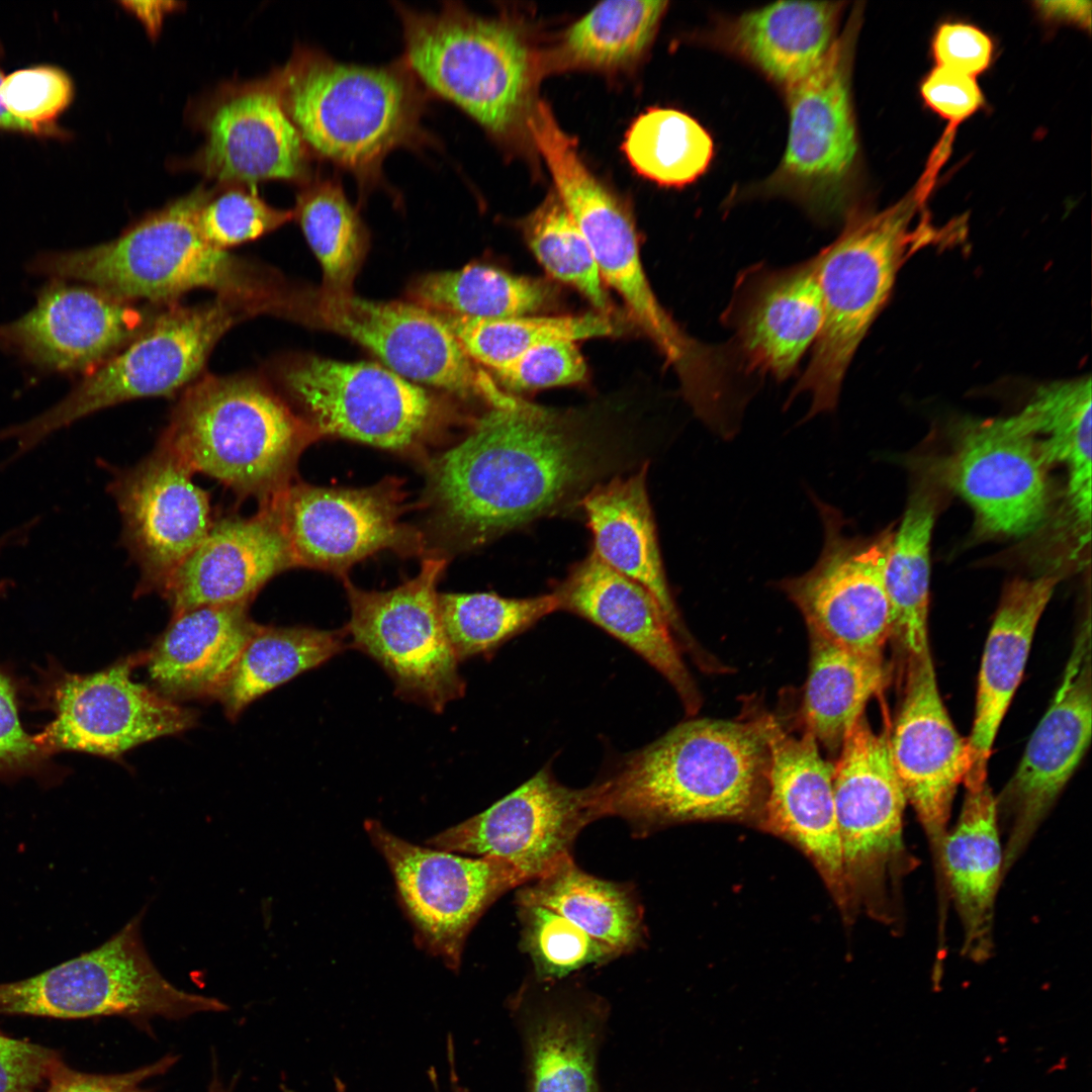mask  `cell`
<instances>
[{
	"mask_svg": "<svg viewBox=\"0 0 1092 1092\" xmlns=\"http://www.w3.org/2000/svg\"><path fill=\"white\" fill-rule=\"evenodd\" d=\"M607 414L514 396L430 462L428 502L459 546L484 544L564 510L632 463L631 436Z\"/></svg>",
	"mask_w": 1092,
	"mask_h": 1092,
	"instance_id": "1",
	"label": "cell"
},
{
	"mask_svg": "<svg viewBox=\"0 0 1092 1092\" xmlns=\"http://www.w3.org/2000/svg\"><path fill=\"white\" fill-rule=\"evenodd\" d=\"M211 194L198 186L109 242L40 253L28 269L133 302L171 304L202 288L261 314L284 316L292 288L275 272L213 246L201 234L198 213Z\"/></svg>",
	"mask_w": 1092,
	"mask_h": 1092,
	"instance_id": "2",
	"label": "cell"
},
{
	"mask_svg": "<svg viewBox=\"0 0 1092 1092\" xmlns=\"http://www.w3.org/2000/svg\"><path fill=\"white\" fill-rule=\"evenodd\" d=\"M764 716L697 719L629 752L596 784L601 817H619L638 837L673 823L740 817L766 785Z\"/></svg>",
	"mask_w": 1092,
	"mask_h": 1092,
	"instance_id": "3",
	"label": "cell"
},
{
	"mask_svg": "<svg viewBox=\"0 0 1092 1092\" xmlns=\"http://www.w3.org/2000/svg\"><path fill=\"white\" fill-rule=\"evenodd\" d=\"M270 79L308 150L349 171L363 191L379 184L392 150L432 140L422 126L426 91L403 58L361 66L298 47Z\"/></svg>",
	"mask_w": 1092,
	"mask_h": 1092,
	"instance_id": "4",
	"label": "cell"
},
{
	"mask_svg": "<svg viewBox=\"0 0 1092 1092\" xmlns=\"http://www.w3.org/2000/svg\"><path fill=\"white\" fill-rule=\"evenodd\" d=\"M321 434L258 376L204 375L183 390L160 443L241 498L270 499Z\"/></svg>",
	"mask_w": 1092,
	"mask_h": 1092,
	"instance_id": "5",
	"label": "cell"
},
{
	"mask_svg": "<svg viewBox=\"0 0 1092 1092\" xmlns=\"http://www.w3.org/2000/svg\"><path fill=\"white\" fill-rule=\"evenodd\" d=\"M929 184L882 211L850 212L815 258L823 324L791 399L809 393L807 418L835 408L848 365L881 311L902 264L940 235L924 214Z\"/></svg>",
	"mask_w": 1092,
	"mask_h": 1092,
	"instance_id": "6",
	"label": "cell"
},
{
	"mask_svg": "<svg viewBox=\"0 0 1092 1092\" xmlns=\"http://www.w3.org/2000/svg\"><path fill=\"white\" fill-rule=\"evenodd\" d=\"M394 6L402 58L426 89L460 107L496 140L527 126L536 68L516 26L459 2H444L437 12Z\"/></svg>",
	"mask_w": 1092,
	"mask_h": 1092,
	"instance_id": "7",
	"label": "cell"
},
{
	"mask_svg": "<svg viewBox=\"0 0 1092 1092\" xmlns=\"http://www.w3.org/2000/svg\"><path fill=\"white\" fill-rule=\"evenodd\" d=\"M259 314L248 304L219 296L191 306L168 304L128 344L84 374L58 403L3 430L0 439H15L19 455L103 408L186 389L200 377L219 339L236 324Z\"/></svg>",
	"mask_w": 1092,
	"mask_h": 1092,
	"instance_id": "8",
	"label": "cell"
},
{
	"mask_svg": "<svg viewBox=\"0 0 1092 1092\" xmlns=\"http://www.w3.org/2000/svg\"><path fill=\"white\" fill-rule=\"evenodd\" d=\"M862 8L854 7L822 62L784 91L788 141L755 193L783 196L821 219L849 214L859 165L851 77Z\"/></svg>",
	"mask_w": 1092,
	"mask_h": 1092,
	"instance_id": "9",
	"label": "cell"
},
{
	"mask_svg": "<svg viewBox=\"0 0 1092 1092\" xmlns=\"http://www.w3.org/2000/svg\"><path fill=\"white\" fill-rule=\"evenodd\" d=\"M145 909L98 947L20 981L0 984V1014L63 1019L118 1015L181 1019L220 1012V1000L185 992L156 968L142 939Z\"/></svg>",
	"mask_w": 1092,
	"mask_h": 1092,
	"instance_id": "10",
	"label": "cell"
},
{
	"mask_svg": "<svg viewBox=\"0 0 1092 1092\" xmlns=\"http://www.w3.org/2000/svg\"><path fill=\"white\" fill-rule=\"evenodd\" d=\"M278 374L321 436L420 455L447 421L432 393L376 363L303 357Z\"/></svg>",
	"mask_w": 1092,
	"mask_h": 1092,
	"instance_id": "11",
	"label": "cell"
},
{
	"mask_svg": "<svg viewBox=\"0 0 1092 1092\" xmlns=\"http://www.w3.org/2000/svg\"><path fill=\"white\" fill-rule=\"evenodd\" d=\"M446 564L445 557L426 558L414 578L384 592L361 589L344 577L351 645L383 668L397 697L436 713L465 692L439 609L437 585Z\"/></svg>",
	"mask_w": 1092,
	"mask_h": 1092,
	"instance_id": "12",
	"label": "cell"
},
{
	"mask_svg": "<svg viewBox=\"0 0 1092 1092\" xmlns=\"http://www.w3.org/2000/svg\"><path fill=\"white\" fill-rule=\"evenodd\" d=\"M293 321L357 342L410 381L482 399L491 407L508 400L509 394L477 368L444 320L417 303L299 290Z\"/></svg>",
	"mask_w": 1092,
	"mask_h": 1092,
	"instance_id": "13",
	"label": "cell"
},
{
	"mask_svg": "<svg viewBox=\"0 0 1092 1092\" xmlns=\"http://www.w3.org/2000/svg\"><path fill=\"white\" fill-rule=\"evenodd\" d=\"M833 794L844 874L872 895L889 919L899 914L900 885L916 867L903 839L906 797L896 774L889 733L861 715L834 763Z\"/></svg>",
	"mask_w": 1092,
	"mask_h": 1092,
	"instance_id": "14",
	"label": "cell"
},
{
	"mask_svg": "<svg viewBox=\"0 0 1092 1092\" xmlns=\"http://www.w3.org/2000/svg\"><path fill=\"white\" fill-rule=\"evenodd\" d=\"M364 828L388 866L417 945L458 972L472 928L500 896L524 884L521 877L503 859L420 846L376 820Z\"/></svg>",
	"mask_w": 1092,
	"mask_h": 1092,
	"instance_id": "15",
	"label": "cell"
},
{
	"mask_svg": "<svg viewBox=\"0 0 1092 1092\" xmlns=\"http://www.w3.org/2000/svg\"><path fill=\"white\" fill-rule=\"evenodd\" d=\"M824 541L814 566L779 585L803 615L811 634L847 650L883 655L893 619L885 567L894 533L872 540L843 532L841 514L821 502Z\"/></svg>",
	"mask_w": 1092,
	"mask_h": 1092,
	"instance_id": "16",
	"label": "cell"
},
{
	"mask_svg": "<svg viewBox=\"0 0 1092 1092\" xmlns=\"http://www.w3.org/2000/svg\"><path fill=\"white\" fill-rule=\"evenodd\" d=\"M599 818L596 783L569 788L547 765L486 810L437 833L426 844L503 859L527 884L572 859L578 834Z\"/></svg>",
	"mask_w": 1092,
	"mask_h": 1092,
	"instance_id": "17",
	"label": "cell"
},
{
	"mask_svg": "<svg viewBox=\"0 0 1092 1092\" xmlns=\"http://www.w3.org/2000/svg\"><path fill=\"white\" fill-rule=\"evenodd\" d=\"M405 494L396 479L364 488H330L290 482L268 499L295 566L346 576L379 551L415 554L423 535L401 521Z\"/></svg>",
	"mask_w": 1092,
	"mask_h": 1092,
	"instance_id": "18",
	"label": "cell"
},
{
	"mask_svg": "<svg viewBox=\"0 0 1092 1092\" xmlns=\"http://www.w3.org/2000/svg\"><path fill=\"white\" fill-rule=\"evenodd\" d=\"M143 659L127 656L89 674L63 672L50 692L54 718L32 736L42 753L73 750L116 757L192 727V711L133 680L132 670Z\"/></svg>",
	"mask_w": 1092,
	"mask_h": 1092,
	"instance_id": "19",
	"label": "cell"
},
{
	"mask_svg": "<svg viewBox=\"0 0 1092 1092\" xmlns=\"http://www.w3.org/2000/svg\"><path fill=\"white\" fill-rule=\"evenodd\" d=\"M1092 679L1090 624L1079 631L1057 693L996 797L1004 820V876L1013 867L1072 778L1090 744Z\"/></svg>",
	"mask_w": 1092,
	"mask_h": 1092,
	"instance_id": "20",
	"label": "cell"
},
{
	"mask_svg": "<svg viewBox=\"0 0 1092 1092\" xmlns=\"http://www.w3.org/2000/svg\"><path fill=\"white\" fill-rule=\"evenodd\" d=\"M889 747L907 804L928 840L938 899H943L942 848L953 798L971 767V750L943 705L930 650L907 657L904 697Z\"/></svg>",
	"mask_w": 1092,
	"mask_h": 1092,
	"instance_id": "21",
	"label": "cell"
},
{
	"mask_svg": "<svg viewBox=\"0 0 1092 1092\" xmlns=\"http://www.w3.org/2000/svg\"><path fill=\"white\" fill-rule=\"evenodd\" d=\"M167 448L114 472L108 490L121 517V539L139 566L136 594L161 593L205 539L215 520L208 493Z\"/></svg>",
	"mask_w": 1092,
	"mask_h": 1092,
	"instance_id": "22",
	"label": "cell"
},
{
	"mask_svg": "<svg viewBox=\"0 0 1092 1092\" xmlns=\"http://www.w3.org/2000/svg\"><path fill=\"white\" fill-rule=\"evenodd\" d=\"M166 305H138L90 285L52 279L28 311L0 325V348L47 371L86 374Z\"/></svg>",
	"mask_w": 1092,
	"mask_h": 1092,
	"instance_id": "23",
	"label": "cell"
},
{
	"mask_svg": "<svg viewBox=\"0 0 1092 1092\" xmlns=\"http://www.w3.org/2000/svg\"><path fill=\"white\" fill-rule=\"evenodd\" d=\"M526 1092H602L599 1062L610 1018L600 995L561 981H533L510 998Z\"/></svg>",
	"mask_w": 1092,
	"mask_h": 1092,
	"instance_id": "24",
	"label": "cell"
},
{
	"mask_svg": "<svg viewBox=\"0 0 1092 1092\" xmlns=\"http://www.w3.org/2000/svg\"><path fill=\"white\" fill-rule=\"evenodd\" d=\"M1046 469L1035 439L1013 415L971 424L945 470L985 531L1021 536L1046 515Z\"/></svg>",
	"mask_w": 1092,
	"mask_h": 1092,
	"instance_id": "25",
	"label": "cell"
},
{
	"mask_svg": "<svg viewBox=\"0 0 1092 1092\" xmlns=\"http://www.w3.org/2000/svg\"><path fill=\"white\" fill-rule=\"evenodd\" d=\"M205 142L192 160L224 183L310 180L309 150L271 79L229 88L204 119Z\"/></svg>",
	"mask_w": 1092,
	"mask_h": 1092,
	"instance_id": "26",
	"label": "cell"
},
{
	"mask_svg": "<svg viewBox=\"0 0 1092 1092\" xmlns=\"http://www.w3.org/2000/svg\"><path fill=\"white\" fill-rule=\"evenodd\" d=\"M726 317L747 369L779 380L789 377L823 324L815 258L791 267L746 271Z\"/></svg>",
	"mask_w": 1092,
	"mask_h": 1092,
	"instance_id": "27",
	"label": "cell"
},
{
	"mask_svg": "<svg viewBox=\"0 0 1092 1092\" xmlns=\"http://www.w3.org/2000/svg\"><path fill=\"white\" fill-rule=\"evenodd\" d=\"M294 566L279 518L267 500L251 517L215 520L160 595L173 615L251 602L271 578Z\"/></svg>",
	"mask_w": 1092,
	"mask_h": 1092,
	"instance_id": "28",
	"label": "cell"
},
{
	"mask_svg": "<svg viewBox=\"0 0 1092 1092\" xmlns=\"http://www.w3.org/2000/svg\"><path fill=\"white\" fill-rule=\"evenodd\" d=\"M559 610L604 629L655 668L695 714L701 695L656 599L643 585L602 561L595 552L575 564L553 592Z\"/></svg>",
	"mask_w": 1092,
	"mask_h": 1092,
	"instance_id": "29",
	"label": "cell"
},
{
	"mask_svg": "<svg viewBox=\"0 0 1092 1092\" xmlns=\"http://www.w3.org/2000/svg\"><path fill=\"white\" fill-rule=\"evenodd\" d=\"M768 769L766 820L769 827L797 843L826 878L844 877L836 822L833 772L819 743L808 732L788 734L770 715H764Z\"/></svg>",
	"mask_w": 1092,
	"mask_h": 1092,
	"instance_id": "30",
	"label": "cell"
},
{
	"mask_svg": "<svg viewBox=\"0 0 1092 1092\" xmlns=\"http://www.w3.org/2000/svg\"><path fill=\"white\" fill-rule=\"evenodd\" d=\"M845 2L779 1L720 17L706 41L785 91L807 77L839 35Z\"/></svg>",
	"mask_w": 1092,
	"mask_h": 1092,
	"instance_id": "31",
	"label": "cell"
},
{
	"mask_svg": "<svg viewBox=\"0 0 1092 1092\" xmlns=\"http://www.w3.org/2000/svg\"><path fill=\"white\" fill-rule=\"evenodd\" d=\"M959 819L942 848V875L963 930L962 953L983 963L994 947L995 903L1003 880L996 797L988 781L965 784Z\"/></svg>",
	"mask_w": 1092,
	"mask_h": 1092,
	"instance_id": "32",
	"label": "cell"
},
{
	"mask_svg": "<svg viewBox=\"0 0 1092 1092\" xmlns=\"http://www.w3.org/2000/svg\"><path fill=\"white\" fill-rule=\"evenodd\" d=\"M250 603L173 615L143 659L158 692L172 701L217 698L260 626L249 615Z\"/></svg>",
	"mask_w": 1092,
	"mask_h": 1092,
	"instance_id": "33",
	"label": "cell"
},
{
	"mask_svg": "<svg viewBox=\"0 0 1092 1092\" xmlns=\"http://www.w3.org/2000/svg\"><path fill=\"white\" fill-rule=\"evenodd\" d=\"M1059 577L1017 578L1003 592L989 631L978 678L975 717L968 738L971 767L964 784L987 780L996 735L1020 684L1038 621Z\"/></svg>",
	"mask_w": 1092,
	"mask_h": 1092,
	"instance_id": "34",
	"label": "cell"
},
{
	"mask_svg": "<svg viewBox=\"0 0 1092 1092\" xmlns=\"http://www.w3.org/2000/svg\"><path fill=\"white\" fill-rule=\"evenodd\" d=\"M647 463L628 477L614 476L580 499L596 555L649 590L660 605L680 649L698 653L665 577L646 489ZM697 658V657H696Z\"/></svg>",
	"mask_w": 1092,
	"mask_h": 1092,
	"instance_id": "35",
	"label": "cell"
},
{
	"mask_svg": "<svg viewBox=\"0 0 1092 1092\" xmlns=\"http://www.w3.org/2000/svg\"><path fill=\"white\" fill-rule=\"evenodd\" d=\"M516 901L559 913L618 957L645 938L642 907L631 887L589 875L573 858L519 887Z\"/></svg>",
	"mask_w": 1092,
	"mask_h": 1092,
	"instance_id": "36",
	"label": "cell"
},
{
	"mask_svg": "<svg viewBox=\"0 0 1092 1092\" xmlns=\"http://www.w3.org/2000/svg\"><path fill=\"white\" fill-rule=\"evenodd\" d=\"M810 660L801 715L804 732L831 752L842 742L869 700L889 679L884 656L856 653L809 633Z\"/></svg>",
	"mask_w": 1092,
	"mask_h": 1092,
	"instance_id": "37",
	"label": "cell"
},
{
	"mask_svg": "<svg viewBox=\"0 0 1092 1092\" xmlns=\"http://www.w3.org/2000/svg\"><path fill=\"white\" fill-rule=\"evenodd\" d=\"M1036 441L1049 468L1063 463L1069 470L1068 497L1081 526L1091 518V382L1081 378L1039 387L1014 415Z\"/></svg>",
	"mask_w": 1092,
	"mask_h": 1092,
	"instance_id": "38",
	"label": "cell"
},
{
	"mask_svg": "<svg viewBox=\"0 0 1092 1092\" xmlns=\"http://www.w3.org/2000/svg\"><path fill=\"white\" fill-rule=\"evenodd\" d=\"M346 637L344 630L260 625L217 697L226 715L237 718L254 700L341 653Z\"/></svg>",
	"mask_w": 1092,
	"mask_h": 1092,
	"instance_id": "39",
	"label": "cell"
},
{
	"mask_svg": "<svg viewBox=\"0 0 1092 1092\" xmlns=\"http://www.w3.org/2000/svg\"><path fill=\"white\" fill-rule=\"evenodd\" d=\"M935 505L929 494L917 493L893 535L885 586L892 610L895 638L907 657L930 650L928 641L929 544Z\"/></svg>",
	"mask_w": 1092,
	"mask_h": 1092,
	"instance_id": "40",
	"label": "cell"
},
{
	"mask_svg": "<svg viewBox=\"0 0 1092 1092\" xmlns=\"http://www.w3.org/2000/svg\"><path fill=\"white\" fill-rule=\"evenodd\" d=\"M410 294L414 303L437 313L497 320L537 311L549 300L551 289L539 279L470 264L422 276Z\"/></svg>",
	"mask_w": 1092,
	"mask_h": 1092,
	"instance_id": "41",
	"label": "cell"
},
{
	"mask_svg": "<svg viewBox=\"0 0 1092 1092\" xmlns=\"http://www.w3.org/2000/svg\"><path fill=\"white\" fill-rule=\"evenodd\" d=\"M667 4L654 0L600 3L564 33L555 64L600 71L634 64L652 41Z\"/></svg>",
	"mask_w": 1092,
	"mask_h": 1092,
	"instance_id": "42",
	"label": "cell"
},
{
	"mask_svg": "<svg viewBox=\"0 0 1092 1092\" xmlns=\"http://www.w3.org/2000/svg\"><path fill=\"white\" fill-rule=\"evenodd\" d=\"M292 211L322 266V289L333 293L352 292L354 278L367 249L368 235L340 180L333 177L310 179L297 194Z\"/></svg>",
	"mask_w": 1092,
	"mask_h": 1092,
	"instance_id": "43",
	"label": "cell"
},
{
	"mask_svg": "<svg viewBox=\"0 0 1092 1092\" xmlns=\"http://www.w3.org/2000/svg\"><path fill=\"white\" fill-rule=\"evenodd\" d=\"M623 151L641 176L664 187H684L701 177L714 156L707 129L673 108H649L626 132Z\"/></svg>",
	"mask_w": 1092,
	"mask_h": 1092,
	"instance_id": "44",
	"label": "cell"
},
{
	"mask_svg": "<svg viewBox=\"0 0 1092 1092\" xmlns=\"http://www.w3.org/2000/svg\"><path fill=\"white\" fill-rule=\"evenodd\" d=\"M435 312V311H434ZM474 361L496 372L537 346L614 335L616 328L595 313L485 320L438 313Z\"/></svg>",
	"mask_w": 1092,
	"mask_h": 1092,
	"instance_id": "45",
	"label": "cell"
},
{
	"mask_svg": "<svg viewBox=\"0 0 1092 1092\" xmlns=\"http://www.w3.org/2000/svg\"><path fill=\"white\" fill-rule=\"evenodd\" d=\"M443 626L459 662L490 656L503 644L559 610L553 593L505 598L494 593L439 594Z\"/></svg>",
	"mask_w": 1092,
	"mask_h": 1092,
	"instance_id": "46",
	"label": "cell"
},
{
	"mask_svg": "<svg viewBox=\"0 0 1092 1092\" xmlns=\"http://www.w3.org/2000/svg\"><path fill=\"white\" fill-rule=\"evenodd\" d=\"M524 235L533 255L549 275L576 289L596 308L609 309L590 248L555 191L526 218Z\"/></svg>",
	"mask_w": 1092,
	"mask_h": 1092,
	"instance_id": "47",
	"label": "cell"
},
{
	"mask_svg": "<svg viewBox=\"0 0 1092 1092\" xmlns=\"http://www.w3.org/2000/svg\"><path fill=\"white\" fill-rule=\"evenodd\" d=\"M521 924L520 946L533 965L535 981L559 982L589 966L618 958L559 913L537 904L517 902Z\"/></svg>",
	"mask_w": 1092,
	"mask_h": 1092,
	"instance_id": "48",
	"label": "cell"
},
{
	"mask_svg": "<svg viewBox=\"0 0 1092 1092\" xmlns=\"http://www.w3.org/2000/svg\"><path fill=\"white\" fill-rule=\"evenodd\" d=\"M74 94V82L69 74L53 65L16 70L5 76L0 86L3 106L30 126L38 138L69 136L58 124V118L70 106Z\"/></svg>",
	"mask_w": 1092,
	"mask_h": 1092,
	"instance_id": "49",
	"label": "cell"
},
{
	"mask_svg": "<svg viewBox=\"0 0 1092 1092\" xmlns=\"http://www.w3.org/2000/svg\"><path fill=\"white\" fill-rule=\"evenodd\" d=\"M294 218L293 211L267 204L257 193L230 188L212 194L201 206L197 221L203 237L225 250L266 235Z\"/></svg>",
	"mask_w": 1092,
	"mask_h": 1092,
	"instance_id": "50",
	"label": "cell"
},
{
	"mask_svg": "<svg viewBox=\"0 0 1092 1092\" xmlns=\"http://www.w3.org/2000/svg\"><path fill=\"white\" fill-rule=\"evenodd\" d=\"M495 373L512 389L535 390L579 382L586 365L574 342L559 341L528 350Z\"/></svg>",
	"mask_w": 1092,
	"mask_h": 1092,
	"instance_id": "51",
	"label": "cell"
},
{
	"mask_svg": "<svg viewBox=\"0 0 1092 1092\" xmlns=\"http://www.w3.org/2000/svg\"><path fill=\"white\" fill-rule=\"evenodd\" d=\"M931 54L937 67L976 78L990 67L994 43L985 31L975 25L947 22L936 29L931 41Z\"/></svg>",
	"mask_w": 1092,
	"mask_h": 1092,
	"instance_id": "52",
	"label": "cell"
},
{
	"mask_svg": "<svg viewBox=\"0 0 1092 1092\" xmlns=\"http://www.w3.org/2000/svg\"><path fill=\"white\" fill-rule=\"evenodd\" d=\"M920 94L926 106L951 125L970 118L985 104L976 78L937 66L924 77Z\"/></svg>",
	"mask_w": 1092,
	"mask_h": 1092,
	"instance_id": "53",
	"label": "cell"
},
{
	"mask_svg": "<svg viewBox=\"0 0 1092 1092\" xmlns=\"http://www.w3.org/2000/svg\"><path fill=\"white\" fill-rule=\"evenodd\" d=\"M59 1062L46 1046L0 1033V1092H35Z\"/></svg>",
	"mask_w": 1092,
	"mask_h": 1092,
	"instance_id": "54",
	"label": "cell"
},
{
	"mask_svg": "<svg viewBox=\"0 0 1092 1092\" xmlns=\"http://www.w3.org/2000/svg\"><path fill=\"white\" fill-rule=\"evenodd\" d=\"M175 1061V1057L168 1055L147 1066L113 1075L78 1072L60 1061L48 1080L46 1092H148L144 1083L164 1074Z\"/></svg>",
	"mask_w": 1092,
	"mask_h": 1092,
	"instance_id": "55",
	"label": "cell"
},
{
	"mask_svg": "<svg viewBox=\"0 0 1092 1092\" xmlns=\"http://www.w3.org/2000/svg\"><path fill=\"white\" fill-rule=\"evenodd\" d=\"M43 755L22 728L14 687L0 671V775L30 769Z\"/></svg>",
	"mask_w": 1092,
	"mask_h": 1092,
	"instance_id": "56",
	"label": "cell"
},
{
	"mask_svg": "<svg viewBox=\"0 0 1092 1092\" xmlns=\"http://www.w3.org/2000/svg\"><path fill=\"white\" fill-rule=\"evenodd\" d=\"M1034 8L1048 23L1090 29L1091 3L1089 1H1039L1034 3Z\"/></svg>",
	"mask_w": 1092,
	"mask_h": 1092,
	"instance_id": "57",
	"label": "cell"
},
{
	"mask_svg": "<svg viewBox=\"0 0 1092 1092\" xmlns=\"http://www.w3.org/2000/svg\"><path fill=\"white\" fill-rule=\"evenodd\" d=\"M123 4L128 6L146 23L151 33L155 34L161 26L163 15L167 10L171 9V5L175 4V2H123Z\"/></svg>",
	"mask_w": 1092,
	"mask_h": 1092,
	"instance_id": "58",
	"label": "cell"
},
{
	"mask_svg": "<svg viewBox=\"0 0 1092 1092\" xmlns=\"http://www.w3.org/2000/svg\"><path fill=\"white\" fill-rule=\"evenodd\" d=\"M2 51L3 50H2L1 42H0V61H1V58H2ZM4 77L5 76H4V73L2 71L1 63H0V86H1V83H2V81L4 79ZM0 130L19 132V133H23V134H30V135L37 136L35 131L30 126H28L27 124L21 122L20 120L16 119L14 116H12L6 110V108L3 106L1 100H0Z\"/></svg>",
	"mask_w": 1092,
	"mask_h": 1092,
	"instance_id": "59",
	"label": "cell"
},
{
	"mask_svg": "<svg viewBox=\"0 0 1092 1092\" xmlns=\"http://www.w3.org/2000/svg\"><path fill=\"white\" fill-rule=\"evenodd\" d=\"M15 538H16L15 533L5 535V536L1 537L0 538V550L3 547L7 546L10 542H14ZM9 583L10 582H8L7 580L0 581V596L3 595L7 590Z\"/></svg>",
	"mask_w": 1092,
	"mask_h": 1092,
	"instance_id": "60",
	"label": "cell"
}]
</instances>
